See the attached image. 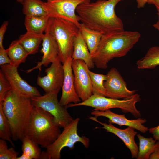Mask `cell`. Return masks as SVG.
<instances>
[{
  "mask_svg": "<svg viewBox=\"0 0 159 159\" xmlns=\"http://www.w3.org/2000/svg\"><path fill=\"white\" fill-rule=\"evenodd\" d=\"M72 57L74 60L83 61L89 69L94 67L95 65L91 54L80 30L74 38V49Z\"/></svg>",
  "mask_w": 159,
  "mask_h": 159,
  "instance_id": "obj_18",
  "label": "cell"
},
{
  "mask_svg": "<svg viewBox=\"0 0 159 159\" xmlns=\"http://www.w3.org/2000/svg\"><path fill=\"white\" fill-rule=\"evenodd\" d=\"M90 1V0H49L44 4L50 17L67 20L80 28L81 23L76 14V8L80 4Z\"/></svg>",
  "mask_w": 159,
  "mask_h": 159,
  "instance_id": "obj_9",
  "label": "cell"
},
{
  "mask_svg": "<svg viewBox=\"0 0 159 159\" xmlns=\"http://www.w3.org/2000/svg\"><path fill=\"white\" fill-rule=\"evenodd\" d=\"M136 64L139 69H152L159 65V46L151 47L145 55L138 60Z\"/></svg>",
  "mask_w": 159,
  "mask_h": 159,
  "instance_id": "obj_22",
  "label": "cell"
},
{
  "mask_svg": "<svg viewBox=\"0 0 159 159\" xmlns=\"http://www.w3.org/2000/svg\"><path fill=\"white\" fill-rule=\"evenodd\" d=\"M8 23V21H4L0 28V48H4L3 46L4 36L6 30Z\"/></svg>",
  "mask_w": 159,
  "mask_h": 159,
  "instance_id": "obj_32",
  "label": "cell"
},
{
  "mask_svg": "<svg viewBox=\"0 0 159 159\" xmlns=\"http://www.w3.org/2000/svg\"><path fill=\"white\" fill-rule=\"evenodd\" d=\"M1 67V70L12 90L30 98L41 95L36 87L30 85L21 77L18 67L10 64L4 65Z\"/></svg>",
  "mask_w": 159,
  "mask_h": 159,
  "instance_id": "obj_13",
  "label": "cell"
},
{
  "mask_svg": "<svg viewBox=\"0 0 159 159\" xmlns=\"http://www.w3.org/2000/svg\"><path fill=\"white\" fill-rule=\"evenodd\" d=\"M47 1H48V0H47Z\"/></svg>",
  "mask_w": 159,
  "mask_h": 159,
  "instance_id": "obj_40",
  "label": "cell"
},
{
  "mask_svg": "<svg viewBox=\"0 0 159 159\" xmlns=\"http://www.w3.org/2000/svg\"><path fill=\"white\" fill-rule=\"evenodd\" d=\"M88 71L92 82V94L106 97V90L104 83L107 79V75L95 73L89 69Z\"/></svg>",
  "mask_w": 159,
  "mask_h": 159,
  "instance_id": "obj_26",
  "label": "cell"
},
{
  "mask_svg": "<svg viewBox=\"0 0 159 159\" xmlns=\"http://www.w3.org/2000/svg\"><path fill=\"white\" fill-rule=\"evenodd\" d=\"M24 0H17V1L19 3H22Z\"/></svg>",
  "mask_w": 159,
  "mask_h": 159,
  "instance_id": "obj_39",
  "label": "cell"
},
{
  "mask_svg": "<svg viewBox=\"0 0 159 159\" xmlns=\"http://www.w3.org/2000/svg\"><path fill=\"white\" fill-rule=\"evenodd\" d=\"M72 57H69L63 64L64 77L59 102L64 106H67L72 103H77L81 101L76 93L74 87V74L72 67Z\"/></svg>",
  "mask_w": 159,
  "mask_h": 159,
  "instance_id": "obj_15",
  "label": "cell"
},
{
  "mask_svg": "<svg viewBox=\"0 0 159 159\" xmlns=\"http://www.w3.org/2000/svg\"><path fill=\"white\" fill-rule=\"evenodd\" d=\"M58 92L46 93L31 98L33 106L41 108L51 114L60 127L63 128L74 120L67 110V106L61 104L58 99Z\"/></svg>",
  "mask_w": 159,
  "mask_h": 159,
  "instance_id": "obj_8",
  "label": "cell"
},
{
  "mask_svg": "<svg viewBox=\"0 0 159 159\" xmlns=\"http://www.w3.org/2000/svg\"><path fill=\"white\" fill-rule=\"evenodd\" d=\"M46 75H39L37 83L46 93L58 92L63 85L64 72L63 64L59 58L51 63L45 70Z\"/></svg>",
  "mask_w": 159,
  "mask_h": 159,
  "instance_id": "obj_11",
  "label": "cell"
},
{
  "mask_svg": "<svg viewBox=\"0 0 159 159\" xmlns=\"http://www.w3.org/2000/svg\"><path fill=\"white\" fill-rule=\"evenodd\" d=\"M23 11L26 16H41L48 15L44 2L41 0H24Z\"/></svg>",
  "mask_w": 159,
  "mask_h": 159,
  "instance_id": "obj_23",
  "label": "cell"
},
{
  "mask_svg": "<svg viewBox=\"0 0 159 159\" xmlns=\"http://www.w3.org/2000/svg\"><path fill=\"white\" fill-rule=\"evenodd\" d=\"M149 159H159V144L151 154Z\"/></svg>",
  "mask_w": 159,
  "mask_h": 159,
  "instance_id": "obj_34",
  "label": "cell"
},
{
  "mask_svg": "<svg viewBox=\"0 0 159 159\" xmlns=\"http://www.w3.org/2000/svg\"><path fill=\"white\" fill-rule=\"evenodd\" d=\"M6 50L11 60L10 64L18 67L20 64L25 62L29 55L19 39L13 41Z\"/></svg>",
  "mask_w": 159,
  "mask_h": 159,
  "instance_id": "obj_19",
  "label": "cell"
},
{
  "mask_svg": "<svg viewBox=\"0 0 159 159\" xmlns=\"http://www.w3.org/2000/svg\"><path fill=\"white\" fill-rule=\"evenodd\" d=\"M12 90L1 70H0V102H3L8 92Z\"/></svg>",
  "mask_w": 159,
  "mask_h": 159,
  "instance_id": "obj_30",
  "label": "cell"
},
{
  "mask_svg": "<svg viewBox=\"0 0 159 159\" xmlns=\"http://www.w3.org/2000/svg\"><path fill=\"white\" fill-rule=\"evenodd\" d=\"M148 0H136L137 3V7L138 8H143L147 3Z\"/></svg>",
  "mask_w": 159,
  "mask_h": 159,
  "instance_id": "obj_35",
  "label": "cell"
},
{
  "mask_svg": "<svg viewBox=\"0 0 159 159\" xmlns=\"http://www.w3.org/2000/svg\"><path fill=\"white\" fill-rule=\"evenodd\" d=\"M11 60L7 53L6 50L4 48H0V65L2 66L10 64Z\"/></svg>",
  "mask_w": 159,
  "mask_h": 159,
  "instance_id": "obj_31",
  "label": "cell"
},
{
  "mask_svg": "<svg viewBox=\"0 0 159 159\" xmlns=\"http://www.w3.org/2000/svg\"><path fill=\"white\" fill-rule=\"evenodd\" d=\"M88 119L101 124L103 126L102 128L107 132L114 134L118 137L130 150L132 158H137L139 149L135 142V137L137 132L135 131L134 128L128 126L125 129H122L116 127L111 123L107 124L102 122L95 117L90 116Z\"/></svg>",
  "mask_w": 159,
  "mask_h": 159,
  "instance_id": "obj_16",
  "label": "cell"
},
{
  "mask_svg": "<svg viewBox=\"0 0 159 159\" xmlns=\"http://www.w3.org/2000/svg\"><path fill=\"white\" fill-rule=\"evenodd\" d=\"M47 27L55 37L59 48V59L63 64L68 57H72L74 38L79 28L70 21L51 17Z\"/></svg>",
  "mask_w": 159,
  "mask_h": 159,
  "instance_id": "obj_5",
  "label": "cell"
},
{
  "mask_svg": "<svg viewBox=\"0 0 159 159\" xmlns=\"http://www.w3.org/2000/svg\"><path fill=\"white\" fill-rule=\"evenodd\" d=\"M157 14L158 16V21L153 24V26L154 27L159 31V12H158Z\"/></svg>",
  "mask_w": 159,
  "mask_h": 159,
  "instance_id": "obj_37",
  "label": "cell"
},
{
  "mask_svg": "<svg viewBox=\"0 0 159 159\" xmlns=\"http://www.w3.org/2000/svg\"><path fill=\"white\" fill-rule=\"evenodd\" d=\"M19 154L13 147L8 148L6 140L0 139V159H16Z\"/></svg>",
  "mask_w": 159,
  "mask_h": 159,
  "instance_id": "obj_29",
  "label": "cell"
},
{
  "mask_svg": "<svg viewBox=\"0 0 159 159\" xmlns=\"http://www.w3.org/2000/svg\"><path fill=\"white\" fill-rule=\"evenodd\" d=\"M50 17L25 16L24 24L27 32L37 34H43L48 24Z\"/></svg>",
  "mask_w": 159,
  "mask_h": 159,
  "instance_id": "obj_21",
  "label": "cell"
},
{
  "mask_svg": "<svg viewBox=\"0 0 159 159\" xmlns=\"http://www.w3.org/2000/svg\"><path fill=\"white\" fill-rule=\"evenodd\" d=\"M106 75L107 79L104 83L106 97L123 99L135 94L136 90H130L127 88L126 83L116 69L111 68Z\"/></svg>",
  "mask_w": 159,
  "mask_h": 159,
  "instance_id": "obj_12",
  "label": "cell"
},
{
  "mask_svg": "<svg viewBox=\"0 0 159 159\" xmlns=\"http://www.w3.org/2000/svg\"><path fill=\"white\" fill-rule=\"evenodd\" d=\"M139 140V148L137 159H149L151 154L159 144V141L151 137L146 138L140 134L137 135Z\"/></svg>",
  "mask_w": 159,
  "mask_h": 159,
  "instance_id": "obj_25",
  "label": "cell"
},
{
  "mask_svg": "<svg viewBox=\"0 0 159 159\" xmlns=\"http://www.w3.org/2000/svg\"><path fill=\"white\" fill-rule=\"evenodd\" d=\"M141 100L140 95L138 94L122 100L93 94L86 100L76 104L70 103L67 107L84 106L91 107L96 110L117 108L120 109L124 113H130L135 117L139 118L141 117V114L137 109L135 104Z\"/></svg>",
  "mask_w": 159,
  "mask_h": 159,
  "instance_id": "obj_6",
  "label": "cell"
},
{
  "mask_svg": "<svg viewBox=\"0 0 159 159\" xmlns=\"http://www.w3.org/2000/svg\"><path fill=\"white\" fill-rule=\"evenodd\" d=\"M54 117L42 109L33 107L24 136L46 148L61 132Z\"/></svg>",
  "mask_w": 159,
  "mask_h": 159,
  "instance_id": "obj_4",
  "label": "cell"
},
{
  "mask_svg": "<svg viewBox=\"0 0 159 159\" xmlns=\"http://www.w3.org/2000/svg\"><path fill=\"white\" fill-rule=\"evenodd\" d=\"M21 141L22 153L31 159H39L42 151L39 145L24 136Z\"/></svg>",
  "mask_w": 159,
  "mask_h": 159,
  "instance_id": "obj_27",
  "label": "cell"
},
{
  "mask_svg": "<svg viewBox=\"0 0 159 159\" xmlns=\"http://www.w3.org/2000/svg\"><path fill=\"white\" fill-rule=\"evenodd\" d=\"M138 31H125L102 35L98 47L92 55L97 68L105 69L114 58L125 56L139 40Z\"/></svg>",
  "mask_w": 159,
  "mask_h": 159,
  "instance_id": "obj_2",
  "label": "cell"
},
{
  "mask_svg": "<svg viewBox=\"0 0 159 159\" xmlns=\"http://www.w3.org/2000/svg\"><path fill=\"white\" fill-rule=\"evenodd\" d=\"M2 102L14 141L22 140L30 120L33 106L31 99L11 90Z\"/></svg>",
  "mask_w": 159,
  "mask_h": 159,
  "instance_id": "obj_3",
  "label": "cell"
},
{
  "mask_svg": "<svg viewBox=\"0 0 159 159\" xmlns=\"http://www.w3.org/2000/svg\"><path fill=\"white\" fill-rule=\"evenodd\" d=\"M44 35L27 32L19 37V40L29 55L34 54L38 51Z\"/></svg>",
  "mask_w": 159,
  "mask_h": 159,
  "instance_id": "obj_20",
  "label": "cell"
},
{
  "mask_svg": "<svg viewBox=\"0 0 159 159\" xmlns=\"http://www.w3.org/2000/svg\"><path fill=\"white\" fill-rule=\"evenodd\" d=\"M72 67L76 93L82 101H84L92 95L89 69L86 63L81 60L72 59Z\"/></svg>",
  "mask_w": 159,
  "mask_h": 159,
  "instance_id": "obj_10",
  "label": "cell"
},
{
  "mask_svg": "<svg viewBox=\"0 0 159 159\" xmlns=\"http://www.w3.org/2000/svg\"><path fill=\"white\" fill-rule=\"evenodd\" d=\"M123 0H97L80 4L76 11L80 21L90 29L102 35L124 30L122 20L116 14L115 8Z\"/></svg>",
  "mask_w": 159,
  "mask_h": 159,
  "instance_id": "obj_1",
  "label": "cell"
},
{
  "mask_svg": "<svg viewBox=\"0 0 159 159\" xmlns=\"http://www.w3.org/2000/svg\"><path fill=\"white\" fill-rule=\"evenodd\" d=\"M0 138L9 142L13 146H14L12 141L11 128L4 112L1 102H0Z\"/></svg>",
  "mask_w": 159,
  "mask_h": 159,
  "instance_id": "obj_28",
  "label": "cell"
},
{
  "mask_svg": "<svg viewBox=\"0 0 159 159\" xmlns=\"http://www.w3.org/2000/svg\"><path fill=\"white\" fill-rule=\"evenodd\" d=\"M79 29L92 56L96 50L102 34L87 27L82 23Z\"/></svg>",
  "mask_w": 159,
  "mask_h": 159,
  "instance_id": "obj_24",
  "label": "cell"
},
{
  "mask_svg": "<svg viewBox=\"0 0 159 159\" xmlns=\"http://www.w3.org/2000/svg\"><path fill=\"white\" fill-rule=\"evenodd\" d=\"M91 114L96 117H106L108 119L109 123L116 124L120 126L125 125L132 127L143 133H145L148 130L147 127L143 125L146 122V120L140 117L136 119L128 120L125 117V114L119 115L115 113L110 109H93Z\"/></svg>",
  "mask_w": 159,
  "mask_h": 159,
  "instance_id": "obj_17",
  "label": "cell"
},
{
  "mask_svg": "<svg viewBox=\"0 0 159 159\" xmlns=\"http://www.w3.org/2000/svg\"><path fill=\"white\" fill-rule=\"evenodd\" d=\"M149 132L153 135V138L156 141H159V125L155 127L148 129Z\"/></svg>",
  "mask_w": 159,
  "mask_h": 159,
  "instance_id": "obj_33",
  "label": "cell"
},
{
  "mask_svg": "<svg viewBox=\"0 0 159 159\" xmlns=\"http://www.w3.org/2000/svg\"><path fill=\"white\" fill-rule=\"evenodd\" d=\"M16 159H31V158L25 154L22 153V155L19 157H17Z\"/></svg>",
  "mask_w": 159,
  "mask_h": 159,
  "instance_id": "obj_38",
  "label": "cell"
},
{
  "mask_svg": "<svg viewBox=\"0 0 159 159\" xmlns=\"http://www.w3.org/2000/svg\"><path fill=\"white\" fill-rule=\"evenodd\" d=\"M44 32L41 50L43 54L42 59L37 63L35 67L26 70L27 73H29L36 69L41 71L42 66L47 67L49 64L59 58L58 44L54 35L47 26Z\"/></svg>",
  "mask_w": 159,
  "mask_h": 159,
  "instance_id": "obj_14",
  "label": "cell"
},
{
  "mask_svg": "<svg viewBox=\"0 0 159 159\" xmlns=\"http://www.w3.org/2000/svg\"><path fill=\"white\" fill-rule=\"evenodd\" d=\"M80 119L77 117L65 127L54 142L47 147L46 152L48 159H60L61 152L64 147L72 149L75 143H81L87 148L90 145V140L88 138L79 136L77 133V127Z\"/></svg>",
  "mask_w": 159,
  "mask_h": 159,
  "instance_id": "obj_7",
  "label": "cell"
},
{
  "mask_svg": "<svg viewBox=\"0 0 159 159\" xmlns=\"http://www.w3.org/2000/svg\"><path fill=\"white\" fill-rule=\"evenodd\" d=\"M147 3L154 5L156 8L158 12H159V0H148Z\"/></svg>",
  "mask_w": 159,
  "mask_h": 159,
  "instance_id": "obj_36",
  "label": "cell"
}]
</instances>
